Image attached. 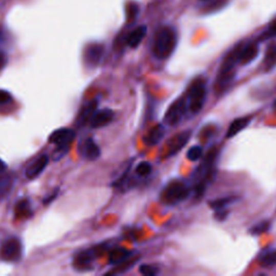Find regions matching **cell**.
<instances>
[{
  "label": "cell",
  "instance_id": "cell-1",
  "mask_svg": "<svg viewBox=\"0 0 276 276\" xmlns=\"http://www.w3.org/2000/svg\"><path fill=\"white\" fill-rule=\"evenodd\" d=\"M177 46V34L172 27H163L157 33L152 46V52L158 59L168 58Z\"/></svg>",
  "mask_w": 276,
  "mask_h": 276
},
{
  "label": "cell",
  "instance_id": "cell-2",
  "mask_svg": "<svg viewBox=\"0 0 276 276\" xmlns=\"http://www.w3.org/2000/svg\"><path fill=\"white\" fill-rule=\"evenodd\" d=\"M206 100V84L203 79L194 80L189 88L188 107L193 114L200 112Z\"/></svg>",
  "mask_w": 276,
  "mask_h": 276
},
{
  "label": "cell",
  "instance_id": "cell-3",
  "mask_svg": "<svg viewBox=\"0 0 276 276\" xmlns=\"http://www.w3.org/2000/svg\"><path fill=\"white\" fill-rule=\"evenodd\" d=\"M190 193V189L181 181H172L166 186L163 191L162 199L163 202L168 205H175V204L185 201Z\"/></svg>",
  "mask_w": 276,
  "mask_h": 276
},
{
  "label": "cell",
  "instance_id": "cell-4",
  "mask_svg": "<svg viewBox=\"0 0 276 276\" xmlns=\"http://www.w3.org/2000/svg\"><path fill=\"white\" fill-rule=\"evenodd\" d=\"M22 256V244L16 238L7 240L0 247V258L7 262L17 261Z\"/></svg>",
  "mask_w": 276,
  "mask_h": 276
},
{
  "label": "cell",
  "instance_id": "cell-5",
  "mask_svg": "<svg viewBox=\"0 0 276 276\" xmlns=\"http://www.w3.org/2000/svg\"><path fill=\"white\" fill-rule=\"evenodd\" d=\"M188 108V103L186 97H180L176 99L167 109L164 121L168 125H176L181 121V119L185 116Z\"/></svg>",
  "mask_w": 276,
  "mask_h": 276
},
{
  "label": "cell",
  "instance_id": "cell-6",
  "mask_svg": "<svg viewBox=\"0 0 276 276\" xmlns=\"http://www.w3.org/2000/svg\"><path fill=\"white\" fill-rule=\"evenodd\" d=\"M106 250L105 245H98V246H95L93 248H90L88 250H84L82 252H80L75 260V265L77 268L80 269H86L90 268L92 263H93L98 256Z\"/></svg>",
  "mask_w": 276,
  "mask_h": 276
},
{
  "label": "cell",
  "instance_id": "cell-7",
  "mask_svg": "<svg viewBox=\"0 0 276 276\" xmlns=\"http://www.w3.org/2000/svg\"><path fill=\"white\" fill-rule=\"evenodd\" d=\"M76 133L70 129H59L54 131L51 134L49 141L51 144H54L58 149H65L70 146L71 142L75 139Z\"/></svg>",
  "mask_w": 276,
  "mask_h": 276
},
{
  "label": "cell",
  "instance_id": "cell-8",
  "mask_svg": "<svg viewBox=\"0 0 276 276\" xmlns=\"http://www.w3.org/2000/svg\"><path fill=\"white\" fill-rule=\"evenodd\" d=\"M191 134H192L191 131H185V132L179 133V134H177L176 136H174L167 144L166 156L172 157V156H175L176 153H178L188 144Z\"/></svg>",
  "mask_w": 276,
  "mask_h": 276
},
{
  "label": "cell",
  "instance_id": "cell-9",
  "mask_svg": "<svg viewBox=\"0 0 276 276\" xmlns=\"http://www.w3.org/2000/svg\"><path fill=\"white\" fill-rule=\"evenodd\" d=\"M115 119V112L110 109H100L96 110L95 114L90 121V125L92 129L104 128L110 124Z\"/></svg>",
  "mask_w": 276,
  "mask_h": 276
},
{
  "label": "cell",
  "instance_id": "cell-10",
  "mask_svg": "<svg viewBox=\"0 0 276 276\" xmlns=\"http://www.w3.org/2000/svg\"><path fill=\"white\" fill-rule=\"evenodd\" d=\"M104 56V47L98 44L90 45L84 51V62L90 67L97 66Z\"/></svg>",
  "mask_w": 276,
  "mask_h": 276
},
{
  "label": "cell",
  "instance_id": "cell-11",
  "mask_svg": "<svg viewBox=\"0 0 276 276\" xmlns=\"http://www.w3.org/2000/svg\"><path fill=\"white\" fill-rule=\"evenodd\" d=\"M97 103L98 101L96 99L91 100L86 106L81 108V110L79 111V115L77 117V122H76L78 126H83L88 123V122L91 121L92 117H93V115L97 110V105H98Z\"/></svg>",
  "mask_w": 276,
  "mask_h": 276
},
{
  "label": "cell",
  "instance_id": "cell-12",
  "mask_svg": "<svg viewBox=\"0 0 276 276\" xmlns=\"http://www.w3.org/2000/svg\"><path fill=\"white\" fill-rule=\"evenodd\" d=\"M49 163V157L44 155L40 158H38L35 162L30 164L26 169V177L28 179H35L37 178L40 174H41L46 167L48 166Z\"/></svg>",
  "mask_w": 276,
  "mask_h": 276
},
{
  "label": "cell",
  "instance_id": "cell-13",
  "mask_svg": "<svg viewBox=\"0 0 276 276\" xmlns=\"http://www.w3.org/2000/svg\"><path fill=\"white\" fill-rule=\"evenodd\" d=\"M259 53V48L257 44H248V45H243L241 55H240V64L242 65H247L251 63L252 60L258 56Z\"/></svg>",
  "mask_w": 276,
  "mask_h": 276
},
{
  "label": "cell",
  "instance_id": "cell-14",
  "mask_svg": "<svg viewBox=\"0 0 276 276\" xmlns=\"http://www.w3.org/2000/svg\"><path fill=\"white\" fill-rule=\"evenodd\" d=\"M165 135V129L164 126H163L162 124H158L156 126H153L144 138V141L145 144L148 146V147H153L158 145L159 142L161 141V139L164 137Z\"/></svg>",
  "mask_w": 276,
  "mask_h": 276
},
{
  "label": "cell",
  "instance_id": "cell-15",
  "mask_svg": "<svg viewBox=\"0 0 276 276\" xmlns=\"http://www.w3.org/2000/svg\"><path fill=\"white\" fill-rule=\"evenodd\" d=\"M82 156L90 161L97 160L100 157V149L93 138L90 137L83 142Z\"/></svg>",
  "mask_w": 276,
  "mask_h": 276
},
{
  "label": "cell",
  "instance_id": "cell-16",
  "mask_svg": "<svg viewBox=\"0 0 276 276\" xmlns=\"http://www.w3.org/2000/svg\"><path fill=\"white\" fill-rule=\"evenodd\" d=\"M250 123V118L249 117H244V118H239L235 119L232 123L230 124L228 132L226 134L227 138H232L235 135H238L240 132H242L245 128H247L248 124Z\"/></svg>",
  "mask_w": 276,
  "mask_h": 276
},
{
  "label": "cell",
  "instance_id": "cell-17",
  "mask_svg": "<svg viewBox=\"0 0 276 276\" xmlns=\"http://www.w3.org/2000/svg\"><path fill=\"white\" fill-rule=\"evenodd\" d=\"M133 254V252L131 250H128L125 248H115L110 250L109 256H108V262L109 264H119L121 262L125 261L126 259H129L131 256Z\"/></svg>",
  "mask_w": 276,
  "mask_h": 276
},
{
  "label": "cell",
  "instance_id": "cell-18",
  "mask_svg": "<svg viewBox=\"0 0 276 276\" xmlns=\"http://www.w3.org/2000/svg\"><path fill=\"white\" fill-rule=\"evenodd\" d=\"M146 34H147V27L146 26H138L137 28H135L128 37L129 47L137 48L140 45V43L142 41V39L145 38Z\"/></svg>",
  "mask_w": 276,
  "mask_h": 276
},
{
  "label": "cell",
  "instance_id": "cell-19",
  "mask_svg": "<svg viewBox=\"0 0 276 276\" xmlns=\"http://www.w3.org/2000/svg\"><path fill=\"white\" fill-rule=\"evenodd\" d=\"M263 67L265 71H270L276 67V44L271 45L267 49L263 58Z\"/></svg>",
  "mask_w": 276,
  "mask_h": 276
},
{
  "label": "cell",
  "instance_id": "cell-20",
  "mask_svg": "<svg viewBox=\"0 0 276 276\" xmlns=\"http://www.w3.org/2000/svg\"><path fill=\"white\" fill-rule=\"evenodd\" d=\"M238 200V198L235 197H228V198H222L219 200H215L209 203V205L214 209H223L224 207H227L230 204L234 203Z\"/></svg>",
  "mask_w": 276,
  "mask_h": 276
},
{
  "label": "cell",
  "instance_id": "cell-21",
  "mask_svg": "<svg viewBox=\"0 0 276 276\" xmlns=\"http://www.w3.org/2000/svg\"><path fill=\"white\" fill-rule=\"evenodd\" d=\"M137 261H138V258H134V259L129 258L125 261L117 264V268L112 272H110L109 274H122V273H124L128 270H130L132 268V265L135 264Z\"/></svg>",
  "mask_w": 276,
  "mask_h": 276
},
{
  "label": "cell",
  "instance_id": "cell-22",
  "mask_svg": "<svg viewBox=\"0 0 276 276\" xmlns=\"http://www.w3.org/2000/svg\"><path fill=\"white\" fill-rule=\"evenodd\" d=\"M260 263L263 267H272L276 264V249L265 252L260 258Z\"/></svg>",
  "mask_w": 276,
  "mask_h": 276
},
{
  "label": "cell",
  "instance_id": "cell-23",
  "mask_svg": "<svg viewBox=\"0 0 276 276\" xmlns=\"http://www.w3.org/2000/svg\"><path fill=\"white\" fill-rule=\"evenodd\" d=\"M202 155H203V149H202V147H200V146H193L187 152V158H188V160H190L192 162H196V161H198L202 157Z\"/></svg>",
  "mask_w": 276,
  "mask_h": 276
},
{
  "label": "cell",
  "instance_id": "cell-24",
  "mask_svg": "<svg viewBox=\"0 0 276 276\" xmlns=\"http://www.w3.org/2000/svg\"><path fill=\"white\" fill-rule=\"evenodd\" d=\"M271 227V223L270 221H262L258 224H256V226L253 228L250 229V233L251 234H254V235H257V234H262L264 232H267Z\"/></svg>",
  "mask_w": 276,
  "mask_h": 276
},
{
  "label": "cell",
  "instance_id": "cell-25",
  "mask_svg": "<svg viewBox=\"0 0 276 276\" xmlns=\"http://www.w3.org/2000/svg\"><path fill=\"white\" fill-rule=\"evenodd\" d=\"M152 171V166L149 164L148 162H141L136 166L135 172L137 175L139 176H147L151 173Z\"/></svg>",
  "mask_w": 276,
  "mask_h": 276
},
{
  "label": "cell",
  "instance_id": "cell-26",
  "mask_svg": "<svg viewBox=\"0 0 276 276\" xmlns=\"http://www.w3.org/2000/svg\"><path fill=\"white\" fill-rule=\"evenodd\" d=\"M139 272L145 276H155L159 273V269L151 264H142L140 265Z\"/></svg>",
  "mask_w": 276,
  "mask_h": 276
},
{
  "label": "cell",
  "instance_id": "cell-27",
  "mask_svg": "<svg viewBox=\"0 0 276 276\" xmlns=\"http://www.w3.org/2000/svg\"><path fill=\"white\" fill-rule=\"evenodd\" d=\"M15 214L16 216L24 217L25 215L29 214V205L27 201H19L15 207Z\"/></svg>",
  "mask_w": 276,
  "mask_h": 276
},
{
  "label": "cell",
  "instance_id": "cell-28",
  "mask_svg": "<svg viewBox=\"0 0 276 276\" xmlns=\"http://www.w3.org/2000/svg\"><path fill=\"white\" fill-rule=\"evenodd\" d=\"M10 185H11V180L8 177H0V193H5V191L9 190Z\"/></svg>",
  "mask_w": 276,
  "mask_h": 276
},
{
  "label": "cell",
  "instance_id": "cell-29",
  "mask_svg": "<svg viewBox=\"0 0 276 276\" xmlns=\"http://www.w3.org/2000/svg\"><path fill=\"white\" fill-rule=\"evenodd\" d=\"M11 99H12V97H11V95H10L9 92L0 90V105L8 104V103H10V101H11Z\"/></svg>",
  "mask_w": 276,
  "mask_h": 276
},
{
  "label": "cell",
  "instance_id": "cell-30",
  "mask_svg": "<svg viewBox=\"0 0 276 276\" xmlns=\"http://www.w3.org/2000/svg\"><path fill=\"white\" fill-rule=\"evenodd\" d=\"M265 36H267V37H274V36H276V19L270 25V27L268 28L267 33H265Z\"/></svg>",
  "mask_w": 276,
  "mask_h": 276
},
{
  "label": "cell",
  "instance_id": "cell-31",
  "mask_svg": "<svg viewBox=\"0 0 276 276\" xmlns=\"http://www.w3.org/2000/svg\"><path fill=\"white\" fill-rule=\"evenodd\" d=\"M227 215H228V211H224V208L218 209L216 215H215V218H217L218 220H224L227 218Z\"/></svg>",
  "mask_w": 276,
  "mask_h": 276
},
{
  "label": "cell",
  "instance_id": "cell-32",
  "mask_svg": "<svg viewBox=\"0 0 276 276\" xmlns=\"http://www.w3.org/2000/svg\"><path fill=\"white\" fill-rule=\"evenodd\" d=\"M7 65V56L6 54L0 52V70H2Z\"/></svg>",
  "mask_w": 276,
  "mask_h": 276
},
{
  "label": "cell",
  "instance_id": "cell-33",
  "mask_svg": "<svg viewBox=\"0 0 276 276\" xmlns=\"http://www.w3.org/2000/svg\"><path fill=\"white\" fill-rule=\"evenodd\" d=\"M57 194H58V190H56L53 194H51V196L50 197H48V198H46V200L44 201V203L45 204H47V203H51V202H52L56 197H57Z\"/></svg>",
  "mask_w": 276,
  "mask_h": 276
},
{
  "label": "cell",
  "instance_id": "cell-34",
  "mask_svg": "<svg viewBox=\"0 0 276 276\" xmlns=\"http://www.w3.org/2000/svg\"><path fill=\"white\" fill-rule=\"evenodd\" d=\"M6 163L2 160V159H0V174H2L3 172H5V169H6Z\"/></svg>",
  "mask_w": 276,
  "mask_h": 276
},
{
  "label": "cell",
  "instance_id": "cell-35",
  "mask_svg": "<svg viewBox=\"0 0 276 276\" xmlns=\"http://www.w3.org/2000/svg\"><path fill=\"white\" fill-rule=\"evenodd\" d=\"M275 106H276V103H275Z\"/></svg>",
  "mask_w": 276,
  "mask_h": 276
}]
</instances>
